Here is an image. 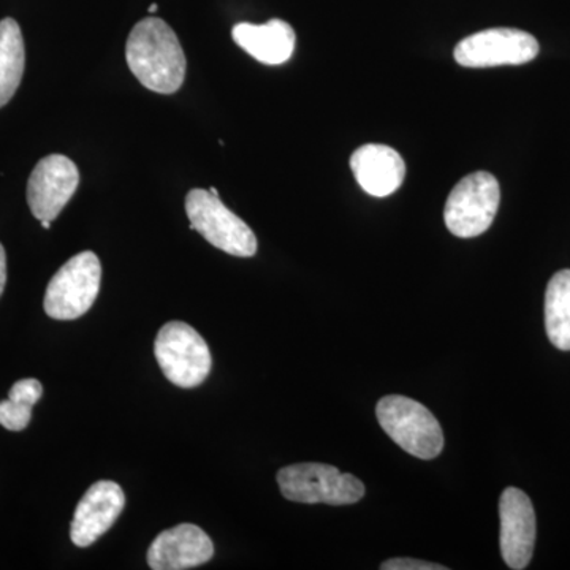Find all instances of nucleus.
Masks as SVG:
<instances>
[{"label": "nucleus", "instance_id": "obj_1", "mask_svg": "<svg viewBox=\"0 0 570 570\" xmlns=\"http://www.w3.org/2000/svg\"><path fill=\"white\" fill-rule=\"evenodd\" d=\"M126 59L135 78L149 91L175 94L186 78V55L174 29L160 18H145L134 26Z\"/></svg>", "mask_w": 570, "mask_h": 570}, {"label": "nucleus", "instance_id": "obj_2", "mask_svg": "<svg viewBox=\"0 0 570 570\" xmlns=\"http://www.w3.org/2000/svg\"><path fill=\"white\" fill-rule=\"evenodd\" d=\"M376 415L390 439L420 460L436 459L444 449V433L438 419L419 401L384 396L377 403Z\"/></svg>", "mask_w": 570, "mask_h": 570}, {"label": "nucleus", "instance_id": "obj_3", "mask_svg": "<svg viewBox=\"0 0 570 570\" xmlns=\"http://www.w3.org/2000/svg\"><path fill=\"white\" fill-rule=\"evenodd\" d=\"M276 479L285 499L303 504H355L366 493L362 480L330 464H292L281 469Z\"/></svg>", "mask_w": 570, "mask_h": 570}, {"label": "nucleus", "instance_id": "obj_4", "mask_svg": "<svg viewBox=\"0 0 570 570\" xmlns=\"http://www.w3.org/2000/svg\"><path fill=\"white\" fill-rule=\"evenodd\" d=\"M154 355L165 377L176 387L194 389L204 384L212 371L208 344L197 330L184 322H168L157 333Z\"/></svg>", "mask_w": 570, "mask_h": 570}, {"label": "nucleus", "instance_id": "obj_5", "mask_svg": "<svg viewBox=\"0 0 570 570\" xmlns=\"http://www.w3.org/2000/svg\"><path fill=\"white\" fill-rule=\"evenodd\" d=\"M102 283V265L91 250L71 257L52 276L45 294V313L55 321H75L96 303Z\"/></svg>", "mask_w": 570, "mask_h": 570}, {"label": "nucleus", "instance_id": "obj_6", "mask_svg": "<svg viewBox=\"0 0 570 570\" xmlns=\"http://www.w3.org/2000/svg\"><path fill=\"white\" fill-rule=\"evenodd\" d=\"M186 213L190 230H197L217 249L245 258L257 253V238L249 225L209 190H190L186 197Z\"/></svg>", "mask_w": 570, "mask_h": 570}, {"label": "nucleus", "instance_id": "obj_7", "mask_svg": "<svg viewBox=\"0 0 570 570\" xmlns=\"http://www.w3.org/2000/svg\"><path fill=\"white\" fill-rule=\"evenodd\" d=\"M501 189L498 179L487 171L461 179L445 204V225L459 238H474L485 234L497 217Z\"/></svg>", "mask_w": 570, "mask_h": 570}, {"label": "nucleus", "instance_id": "obj_8", "mask_svg": "<svg viewBox=\"0 0 570 570\" xmlns=\"http://www.w3.org/2000/svg\"><path fill=\"white\" fill-rule=\"evenodd\" d=\"M539 41L520 29L497 28L474 33L455 48V61L471 69L521 66L538 58Z\"/></svg>", "mask_w": 570, "mask_h": 570}, {"label": "nucleus", "instance_id": "obj_9", "mask_svg": "<svg viewBox=\"0 0 570 570\" xmlns=\"http://www.w3.org/2000/svg\"><path fill=\"white\" fill-rule=\"evenodd\" d=\"M80 174L62 154L43 157L28 183V204L39 220H55L77 193Z\"/></svg>", "mask_w": 570, "mask_h": 570}, {"label": "nucleus", "instance_id": "obj_10", "mask_svg": "<svg viewBox=\"0 0 570 570\" xmlns=\"http://www.w3.org/2000/svg\"><path fill=\"white\" fill-rule=\"evenodd\" d=\"M501 554L510 569L523 570L532 560L535 546V512L524 491L509 487L499 499Z\"/></svg>", "mask_w": 570, "mask_h": 570}, {"label": "nucleus", "instance_id": "obj_11", "mask_svg": "<svg viewBox=\"0 0 570 570\" xmlns=\"http://www.w3.org/2000/svg\"><path fill=\"white\" fill-rule=\"evenodd\" d=\"M126 508V494L111 480H100L86 491L75 509L70 538L80 549L92 546L110 530Z\"/></svg>", "mask_w": 570, "mask_h": 570}, {"label": "nucleus", "instance_id": "obj_12", "mask_svg": "<svg viewBox=\"0 0 570 570\" xmlns=\"http://www.w3.org/2000/svg\"><path fill=\"white\" fill-rule=\"evenodd\" d=\"M213 540L202 528L183 523L160 532L148 550V564L154 570L197 568L212 560Z\"/></svg>", "mask_w": 570, "mask_h": 570}, {"label": "nucleus", "instance_id": "obj_13", "mask_svg": "<svg viewBox=\"0 0 570 570\" xmlns=\"http://www.w3.org/2000/svg\"><path fill=\"white\" fill-rule=\"evenodd\" d=\"M352 174L366 194L389 197L406 176V164L395 149L385 145H365L351 157Z\"/></svg>", "mask_w": 570, "mask_h": 570}, {"label": "nucleus", "instance_id": "obj_14", "mask_svg": "<svg viewBox=\"0 0 570 570\" xmlns=\"http://www.w3.org/2000/svg\"><path fill=\"white\" fill-rule=\"evenodd\" d=\"M235 43L266 66H281L295 50V31L288 22L269 20L265 24L239 22L232 31Z\"/></svg>", "mask_w": 570, "mask_h": 570}, {"label": "nucleus", "instance_id": "obj_15", "mask_svg": "<svg viewBox=\"0 0 570 570\" xmlns=\"http://www.w3.org/2000/svg\"><path fill=\"white\" fill-rule=\"evenodd\" d=\"M26 50L20 24L11 18L0 21V108L13 99L24 75Z\"/></svg>", "mask_w": 570, "mask_h": 570}, {"label": "nucleus", "instance_id": "obj_16", "mask_svg": "<svg viewBox=\"0 0 570 570\" xmlns=\"http://www.w3.org/2000/svg\"><path fill=\"white\" fill-rule=\"evenodd\" d=\"M546 328L554 347L570 351V269L558 272L547 287Z\"/></svg>", "mask_w": 570, "mask_h": 570}, {"label": "nucleus", "instance_id": "obj_17", "mask_svg": "<svg viewBox=\"0 0 570 570\" xmlns=\"http://www.w3.org/2000/svg\"><path fill=\"white\" fill-rule=\"evenodd\" d=\"M43 395L37 379H22L11 387L9 400L0 401V425L10 431H22L32 419V407Z\"/></svg>", "mask_w": 570, "mask_h": 570}, {"label": "nucleus", "instance_id": "obj_18", "mask_svg": "<svg viewBox=\"0 0 570 570\" xmlns=\"http://www.w3.org/2000/svg\"><path fill=\"white\" fill-rule=\"evenodd\" d=\"M382 570H448L445 566L434 564V562H426L414 560V558H395V560L385 561L381 566Z\"/></svg>", "mask_w": 570, "mask_h": 570}, {"label": "nucleus", "instance_id": "obj_19", "mask_svg": "<svg viewBox=\"0 0 570 570\" xmlns=\"http://www.w3.org/2000/svg\"><path fill=\"white\" fill-rule=\"evenodd\" d=\"M7 284V255L3 246L0 245V296L3 294V288Z\"/></svg>", "mask_w": 570, "mask_h": 570}, {"label": "nucleus", "instance_id": "obj_20", "mask_svg": "<svg viewBox=\"0 0 570 570\" xmlns=\"http://www.w3.org/2000/svg\"><path fill=\"white\" fill-rule=\"evenodd\" d=\"M41 227L47 228V230H50L51 228V220H40Z\"/></svg>", "mask_w": 570, "mask_h": 570}, {"label": "nucleus", "instance_id": "obj_21", "mask_svg": "<svg viewBox=\"0 0 570 570\" xmlns=\"http://www.w3.org/2000/svg\"><path fill=\"white\" fill-rule=\"evenodd\" d=\"M157 9H159V7H157V3H153L151 7H149V13H156Z\"/></svg>", "mask_w": 570, "mask_h": 570}, {"label": "nucleus", "instance_id": "obj_22", "mask_svg": "<svg viewBox=\"0 0 570 570\" xmlns=\"http://www.w3.org/2000/svg\"><path fill=\"white\" fill-rule=\"evenodd\" d=\"M209 193H212L213 195H217V197H219V190H217L216 187H209Z\"/></svg>", "mask_w": 570, "mask_h": 570}]
</instances>
